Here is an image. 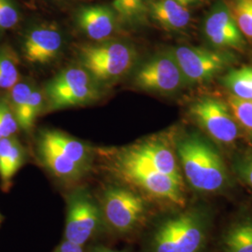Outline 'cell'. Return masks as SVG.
Here are the masks:
<instances>
[{"label":"cell","mask_w":252,"mask_h":252,"mask_svg":"<svg viewBox=\"0 0 252 252\" xmlns=\"http://www.w3.org/2000/svg\"><path fill=\"white\" fill-rule=\"evenodd\" d=\"M177 154L189 185L201 192H217L225 188L228 173L216 148L202 135L192 133L177 142Z\"/></svg>","instance_id":"1"},{"label":"cell","mask_w":252,"mask_h":252,"mask_svg":"<svg viewBox=\"0 0 252 252\" xmlns=\"http://www.w3.org/2000/svg\"><path fill=\"white\" fill-rule=\"evenodd\" d=\"M113 168L120 178L151 196L178 206L184 204L183 185L158 171L130 147L118 153Z\"/></svg>","instance_id":"2"},{"label":"cell","mask_w":252,"mask_h":252,"mask_svg":"<svg viewBox=\"0 0 252 252\" xmlns=\"http://www.w3.org/2000/svg\"><path fill=\"white\" fill-rule=\"evenodd\" d=\"M207 214L191 209L170 217L157 227L153 252H202L208 232Z\"/></svg>","instance_id":"3"},{"label":"cell","mask_w":252,"mask_h":252,"mask_svg":"<svg viewBox=\"0 0 252 252\" xmlns=\"http://www.w3.org/2000/svg\"><path fill=\"white\" fill-rule=\"evenodd\" d=\"M137 58L135 46L113 39L82 46L79 53L81 66L99 83L122 79L135 68Z\"/></svg>","instance_id":"4"},{"label":"cell","mask_w":252,"mask_h":252,"mask_svg":"<svg viewBox=\"0 0 252 252\" xmlns=\"http://www.w3.org/2000/svg\"><path fill=\"white\" fill-rule=\"evenodd\" d=\"M99 82L82 66L62 70L46 84L49 108L61 109L86 105L99 98Z\"/></svg>","instance_id":"5"},{"label":"cell","mask_w":252,"mask_h":252,"mask_svg":"<svg viewBox=\"0 0 252 252\" xmlns=\"http://www.w3.org/2000/svg\"><path fill=\"white\" fill-rule=\"evenodd\" d=\"M169 51L187 85L207 83L225 71L232 63V55L228 52L194 46H177Z\"/></svg>","instance_id":"6"},{"label":"cell","mask_w":252,"mask_h":252,"mask_svg":"<svg viewBox=\"0 0 252 252\" xmlns=\"http://www.w3.org/2000/svg\"><path fill=\"white\" fill-rule=\"evenodd\" d=\"M189 116L218 143L234 144L239 127L228 103L213 96L195 100L189 108Z\"/></svg>","instance_id":"7"},{"label":"cell","mask_w":252,"mask_h":252,"mask_svg":"<svg viewBox=\"0 0 252 252\" xmlns=\"http://www.w3.org/2000/svg\"><path fill=\"white\" fill-rule=\"evenodd\" d=\"M133 82L140 90L160 94H176L187 85L169 50L142 63L136 69Z\"/></svg>","instance_id":"8"},{"label":"cell","mask_w":252,"mask_h":252,"mask_svg":"<svg viewBox=\"0 0 252 252\" xmlns=\"http://www.w3.org/2000/svg\"><path fill=\"white\" fill-rule=\"evenodd\" d=\"M146 206L138 194L130 189L108 188L103 196V213L108 224L119 233H130L142 221Z\"/></svg>","instance_id":"9"},{"label":"cell","mask_w":252,"mask_h":252,"mask_svg":"<svg viewBox=\"0 0 252 252\" xmlns=\"http://www.w3.org/2000/svg\"><path fill=\"white\" fill-rule=\"evenodd\" d=\"M63 32L51 22L33 23L24 32L22 53L33 65H44L54 61L63 50Z\"/></svg>","instance_id":"10"},{"label":"cell","mask_w":252,"mask_h":252,"mask_svg":"<svg viewBox=\"0 0 252 252\" xmlns=\"http://www.w3.org/2000/svg\"><path fill=\"white\" fill-rule=\"evenodd\" d=\"M203 34L215 50L243 52L247 40L236 26L224 0H217L203 22Z\"/></svg>","instance_id":"11"},{"label":"cell","mask_w":252,"mask_h":252,"mask_svg":"<svg viewBox=\"0 0 252 252\" xmlns=\"http://www.w3.org/2000/svg\"><path fill=\"white\" fill-rule=\"evenodd\" d=\"M100 213L97 206L85 191L70 195L65 223V240L82 246L97 230Z\"/></svg>","instance_id":"12"},{"label":"cell","mask_w":252,"mask_h":252,"mask_svg":"<svg viewBox=\"0 0 252 252\" xmlns=\"http://www.w3.org/2000/svg\"><path fill=\"white\" fill-rule=\"evenodd\" d=\"M75 21L81 32L92 40L101 42L110 39L120 25L112 6H82L76 11Z\"/></svg>","instance_id":"13"},{"label":"cell","mask_w":252,"mask_h":252,"mask_svg":"<svg viewBox=\"0 0 252 252\" xmlns=\"http://www.w3.org/2000/svg\"><path fill=\"white\" fill-rule=\"evenodd\" d=\"M135 153L141 155L162 174L183 185L178 159L171 146L161 137L148 138L139 143L130 146Z\"/></svg>","instance_id":"14"},{"label":"cell","mask_w":252,"mask_h":252,"mask_svg":"<svg viewBox=\"0 0 252 252\" xmlns=\"http://www.w3.org/2000/svg\"><path fill=\"white\" fill-rule=\"evenodd\" d=\"M149 18L167 31H183L191 22L189 9L171 0H149Z\"/></svg>","instance_id":"15"},{"label":"cell","mask_w":252,"mask_h":252,"mask_svg":"<svg viewBox=\"0 0 252 252\" xmlns=\"http://www.w3.org/2000/svg\"><path fill=\"white\" fill-rule=\"evenodd\" d=\"M38 154L46 167L60 179L79 180L85 170L68 159L55 146L40 135L38 139Z\"/></svg>","instance_id":"16"},{"label":"cell","mask_w":252,"mask_h":252,"mask_svg":"<svg viewBox=\"0 0 252 252\" xmlns=\"http://www.w3.org/2000/svg\"><path fill=\"white\" fill-rule=\"evenodd\" d=\"M41 135L85 171L89 168L92 153L84 143L56 130H47Z\"/></svg>","instance_id":"17"},{"label":"cell","mask_w":252,"mask_h":252,"mask_svg":"<svg viewBox=\"0 0 252 252\" xmlns=\"http://www.w3.org/2000/svg\"><path fill=\"white\" fill-rule=\"evenodd\" d=\"M25 149L15 136L0 139V180L4 186L10 183L25 162Z\"/></svg>","instance_id":"18"},{"label":"cell","mask_w":252,"mask_h":252,"mask_svg":"<svg viewBox=\"0 0 252 252\" xmlns=\"http://www.w3.org/2000/svg\"><path fill=\"white\" fill-rule=\"evenodd\" d=\"M112 8L120 24L129 27L144 26L149 21V0H113Z\"/></svg>","instance_id":"19"},{"label":"cell","mask_w":252,"mask_h":252,"mask_svg":"<svg viewBox=\"0 0 252 252\" xmlns=\"http://www.w3.org/2000/svg\"><path fill=\"white\" fill-rule=\"evenodd\" d=\"M220 81L231 95L239 99L252 100V66L231 69Z\"/></svg>","instance_id":"20"},{"label":"cell","mask_w":252,"mask_h":252,"mask_svg":"<svg viewBox=\"0 0 252 252\" xmlns=\"http://www.w3.org/2000/svg\"><path fill=\"white\" fill-rule=\"evenodd\" d=\"M223 252H252V217L228 230L223 240Z\"/></svg>","instance_id":"21"},{"label":"cell","mask_w":252,"mask_h":252,"mask_svg":"<svg viewBox=\"0 0 252 252\" xmlns=\"http://www.w3.org/2000/svg\"><path fill=\"white\" fill-rule=\"evenodd\" d=\"M20 81L17 55L9 48H0V89L10 90Z\"/></svg>","instance_id":"22"},{"label":"cell","mask_w":252,"mask_h":252,"mask_svg":"<svg viewBox=\"0 0 252 252\" xmlns=\"http://www.w3.org/2000/svg\"><path fill=\"white\" fill-rule=\"evenodd\" d=\"M245 39L252 43V0H224Z\"/></svg>","instance_id":"23"},{"label":"cell","mask_w":252,"mask_h":252,"mask_svg":"<svg viewBox=\"0 0 252 252\" xmlns=\"http://www.w3.org/2000/svg\"><path fill=\"white\" fill-rule=\"evenodd\" d=\"M43 94L39 89L35 87L31 93V95L27 101L26 107L23 109L20 116L17 118L20 128H22L26 132H28L32 129V127L36 123V118L38 117L43 108Z\"/></svg>","instance_id":"24"},{"label":"cell","mask_w":252,"mask_h":252,"mask_svg":"<svg viewBox=\"0 0 252 252\" xmlns=\"http://www.w3.org/2000/svg\"><path fill=\"white\" fill-rule=\"evenodd\" d=\"M228 105L237 124L252 136V100H242L229 95Z\"/></svg>","instance_id":"25"},{"label":"cell","mask_w":252,"mask_h":252,"mask_svg":"<svg viewBox=\"0 0 252 252\" xmlns=\"http://www.w3.org/2000/svg\"><path fill=\"white\" fill-rule=\"evenodd\" d=\"M22 12L16 0H0V36L17 27Z\"/></svg>","instance_id":"26"},{"label":"cell","mask_w":252,"mask_h":252,"mask_svg":"<svg viewBox=\"0 0 252 252\" xmlns=\"http://www.w3.org/2000/svg\"><path fill=\"white\" fill-rule=\"evenodd\" d=\"M35 86L30 81H18L11 89L9 94V103L12 108L16 119L20 116L26 107L32 91Z\"/></svg>","instance_id":"27"},{"label":"cell","mask_w":252,"mask_h":252,"mask_svg":"<svg viewBox=\"0 0 252 252\" xmlns=\"http://www.w3.org/2000/svg\"><path fill=\"white\" fill-rule=\"evenodd\" d=\"M18 121L8 98H0V139L14 136L18 132Z\"/></svg>","instance_id":"28"},{"label":"cell","mask_w":252,"mask_h":252,"mask_svg":"<svg viewBox=\"0 0 252 252\" xmlns=\"http://www.w3.org/2000/svg\"><path fill=\"white\" fill-rule=\"evenodd\" d=\"M236 169L244 182L252 189V154L238 162Z\"/></svg>","instance_id":"29"},{"label":"cell","mask_w":252,"mask_h":252,"mask_svg":"<svg viewBox=\"0 0 252 252\" xmlns=\"http://www.w3.org/2000/svg\"><path fill=\"white\" fill-rule=\"evenodd\" d=\"M81 247L82 246L65 240L60 245V247L58 248L56 252H83Z\"/></svg>","instance_id":"30"},{"label":"cell","mask_w":252,"mask_h":252,"mask_svg":"<svg viewBox=\"0 0 252 252\" xmlns=\"http://www.w3.org/2000/svg\"><path fill=\"white\" fill-rule=\"evenodd\" d=\"M171 1H174V2L180 4L183 7H186L188 9L191 7L202 6L207 2V0H171Z\"/></svg>","instance_id":"31"},{"label":"cell","mask_w":252,"mask_h":252,"mask_svg":"<svg viewBox=\"0 0 252 252\" xmlns=\"http://www.w3.org/2000/svg\"><path fill=\"white\" fill-rule=\"evenodd\" d=\"M52 1L57 4H70V3H77V2H85V1H90V0H48Z\"/></svg>","instance_id":"32"},{"label":"cell","mask_w":252,"mask_h":252,"mask_svg":"<svg viewBox=\"0 0 252 252\" xmlns=\"http://www.w3.org/2000/svg\"><path fill=\"white\" fill-rule=\"evenodd\" d=\"M95 252H119L116 251H112V250H108V249H99L98 251Z\"/></svg>","instance_id":"33"}]
</instances>
